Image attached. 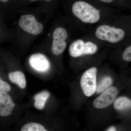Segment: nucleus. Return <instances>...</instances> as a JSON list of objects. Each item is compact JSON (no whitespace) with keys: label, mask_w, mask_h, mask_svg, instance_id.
<instances>
[{"label":"nucleus","mask_w":131,"mask_h":131,"mask_svg":"<svg viewBox=\"0 0 131 131\" xmlns=\"http://www.w3.org/2000/svg\"><path fill=\"white\" fill-rule=\"evenodd\" d=\"M9 0H0V1L2 2H7Z\"/></svg>","instance_id":"obj_19"},{"label":"nucleus","mask_w":131,"mask_h":131,"mask_svg":"<svg viewBox=\"0 0 131 131\" xmlns=\"http://www.w3.org/2000/svg\"><path fill=\"white\" fill-rule=\"evenodd\" d=\"M29 62L31 67L39 73H46L50 69L51 63L49 59L41 53L32 55L29 58Z\"/></svg>","instance_id":"obj_8"},{"label":"nucleus","mask_w":131,"mask_h":131,"mask_svg":"<svg viewBox=\"0 0 131 131\" xmlns=\"http://www.w3.org/2000/svg\"><path fill=\"white\" fill-rule=\"evenodd\" d=\"M8 77L12 82L17 84L20 88H25L26 86V80L23 72L19 71L11 72L9 73Z\"/></svg>","instance_id":"obj_10"},{"label":"nucleus","mask_w":131,"mask_h":131,"mask_svg":"<svg viewBox=\"0 0 131 131\" xmlns=\"http://www.w3.org/2000/svg\"><path fill=\"white\" fill-rule=\"evenodd\" d=\"M19 24L24 31L34 35L40 34L43 28V25L38 22L35 16L32 15H26L21 16L19 20Z\"/></svg>","instance_id":"obj_5"},{"label":"nucleus","mask_w":131,"mask_h":131,"mask_svg":"<svg viewBox=\"0 0 131 131\" xmlns=\"http://www.w3.org/2000/svg\"><path fill=\"white\" fill-rule=\"evenodd\" d=\"M98 1L105 3H110L113 2L114 0H98Z\"/></svg>","instance_id":"obj_17"},{"label":"nucleus","mask_w":131,"mask_h":131,"mask_svg":"<svg viewBox=\"0 0 131 131\" xmlns=\"http://www.w3.org/2000/svg\"><path fill=\"white\" fill-rule=\"evenodd\" d=\"M131 106L130 100L125 96L117 98L114 102V106L117 110H123L130 107Z\"/></svg>","instance_id":"obj_12"},{"label":"nucleus","mask_w":131,"mask_h":131,"mask_svg":"<svg viewBox=\"0 0 131 131\" xmlns=\"http://www.w3.org/2000/svg\"><path fill=\"white\" fill-rule=\"evenodd\" d=\"M30 1H37V0H30Z\"/></svg>","instance_id":"obj_21"},{"label":"nucleus","mask_w":131,"mask_h":131,"mask_svg":"<svg viewBox=\"0 0 131 131\" xmlns=\"http://www.w3.org/2000/svg\"><path fill=\"white\" fill-rule=\"evenodd\" d=\"M50 95V93L47 91H43L37 94L34 96V105L35 108L40 110L43 109L46 101Z\"/></svg>","instance_id":"obj_11"},{"label":"nucleus","mask_w":131,"mask_h":131,"mask_svg":"<svg viewBox=\"0 0 131 131\" xmlns=\"http://www.w3.org/2000/svg\"><path fill=\"white\" fill-rule=\"evenodd\" d=\"M122 57L125 61L127 62L131 61V46H130L124 51L122 55Z\"/></svg>","instance_id":"obj_16"},{"label":"nucleus","mask_w":131,"mask_h":131,"mask_svg":"<svg viewBox=\"0 0 131 131\" xmlns=\"http://www.w3.org/2000/svg\"><path fill=\"white\" fill-rule=\"evenodd\" d=\"M71 9L73 14L84 23L95 24L100 18V10L86 1L74 2Z\"/></svg>","instance_id":"obj_1"},{"label":"nucleus","mask_w":131,"mask_h":131,"mask_svg":"<svg viewBox=\"0 0 131 131\" xmlns=\"http://www.w3.org/2000/svg\"><path fill=\"white\" fill-rule=\"evenodd\" d=\"M107 131H117L114 127H111L108 129Z\"/></svg>","instance_id":"obj_18"},{"label":"nucleus","mask_w":131,"mask_h":131,"mask_svg":"<svg viewBox=\"0 0 131 131\" xmlns=\"http://www.w3.org/2000/svg\"><path fill=\"white\" fill-rule=\"evenodd\" d=\"M15 106L7 92L0 91V116L5 117L10 115Z\"/></svg>","instance_id":"obj_9"},{"label":"nucleus","mask_w":131,"mask_h":131,"mask_svg":"<svg viewBox=\"0 0 131 131\" xmlns=\"http://www.w3.org/2000/svg\"><path fill=\"white\" fill-rule=\"evenodd\" d=\"M97 71L96 68H91L86 71L81 78V88L86 96H91L96 92Z\"/></svg>","instance_id":"obj_4"},{"label":"nucleus","mask_w":131,"mask_h":131,"mask_svg":"<svg viewBox=\"0 0 131 131\" xmlns=\"http://www.w3.org/2000/svg\"><path fill=\"white\" fill-rule=\"evenodd\" d=\"M118 93L117 88L110 87L95 100L94 106L98 109H102L109 106L116 100Z\"/></svg>","instance_id":"obj_7"},{"label":"nucleus","mask_w":131,"mask_h":131,"mask_svg":"<svg viewBox=\"0 0 131 131\" xmlns=\"http://www.w3.org/2000/svg\"><path fill=\"white\" fill-rule=\"evenodd\" d=\"M113 83V80L110 77H106L102 80L101 81L97 84L96 92L98 93H102L105 91Z\"/></svg>","instance_id":"obj_14"},{"label":"nucleus","mask_w":131,"mask_h":131,"mask_svg":"<svg viewBox=\"0 0 131 131\" xmlns=\"http://www.w3.org/2000/svg\"><path fill=\"white\" fill-rule=\"evenodd\" d=\"M68 37L67 31L62 27H58L55 29L53 33L52 51L55 55L62 54L67 46L65 40Z\"/></svg>","instance_id":"obj_6"},{"label":"nucleus","mask_w":131,"mask_h":131,"mask_svg":"<svg viewBox=\"0 0 131 131\" xmlns=\"http://www.w3.org/2000/svg\"><path fill=\"white\" fill-rule=\"evenodd\" d=\"M95 34L96 37L100 40L116 43L124 39L125 33V31L121 28L102 25L97 28Z\"/></svg>","instance_id":"obj_2"},{"label":"nucleus","mask_w":131,"mask_h":131,"mask_svg":"<svg viewBox=\"0 0 131 131\" xmlns=\"http://www.w3.org/2000/svg\"><path fill=\"white\" fill-rule=\"evenodd\" d=\"M20 131H48L43 125L36 122H29L24 125Z\"/></svg>","instance_id":"obj_13"},{"label":"nucleus","mask_w":131,"mask_h":131,"mask_svg":"<svg viewBox=\"0 0 131 131\" xmlns=\"http://www.w3.org/2000/svg\"><path fill=\"white\" fill-rule=\"evenodd\" d=\"M98 49L97 46L93 42H85L81 39H78L71 43L69 47V52L71 56L78 57L95 54Z\"/></svg>","instance_id":"obj_3"},{"label":"nucleus","mask_w":131,"mask_h":131,"mask_svg":"<svg viewBox=\"0 0 131 131\" xmlns=\"http://www.w3.org/2000/svg\"><path fill=\"white\" fill-rule=\"evenodd\" d=\"M11 89V86L9 84L0 78V91L7 92L10 91Z\"/></svg>","instance_id":"obj_15"},{"label":"nucleus","mask_w":131,"mask_h":131,"mask_svg":"<svg viewBox=\"0 0 131 131\" xmlns=\"http://www.w3.org/2000/svg\"><path fill=\"white\" fill-rule=\"evenodd\" d=\"M45 1H46L49 2L50 1H51V0H45Z\"/></svg>","instance_id":"obj_20"}]
</instances>
